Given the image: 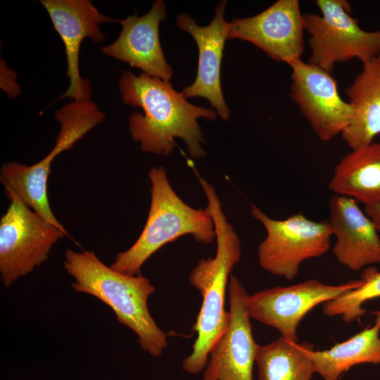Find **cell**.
<instances>
[{
    "label": "cell",
    "instance_id": "1",
    "mask_svg": "<svg viewBox=\"0 0 380 380\" xmlns=\"http://www.w3.org/2000/svg\"><path fill=\"white\" fill-rule=\"evenodd\" d=\"M118 84L122 102L144 111L131 114L129 120L132 139L140 143L141 151L167 156L174 149L175 138H180L192 158L205 156L197 119L215 120V110L190 103L169 82L143 72L137 76L122 70Z\"/></svg>",
    "mask_w": 380,
    "mask_h": 380
},
{
    "label": "cell",
    "instance_id": "2",
    "mask_svg": "<svg viewBox=\"0 0 380 380\" xmlns=\"http://www.w3.org/2000/svg\"><path fill=\"white\" fill-rule=\"evenodd\" d=\"M200 183L208 200L205 210L214 223L217 250L214 257L201 259L189 275V283L203 298L193 325L197 334L193 350L182 361L183 370L191 374L205 369L211 349L227 329L226 292L230 273L241 256L240 239L227 220L214 187L205 179Z\"/></svg>",
    "mask_w": 380,
    "mask_h": 380
},
{
    "label": "cell",
    "instance_id": "3",
    "mask_svg": "<svg viewBox=\"0 0 380 380\" xmlns=\"http://www.w3.org/2000/svg\"><path fill=\"white\" fill-rule=\"evenodd\" d=\"M64 267L74 277L75 292L91 294L115 312L116 319L137 334L141 348L149 355H162L168 336L151 315L147 300L154 293L150 280L141 275L121 274L106 266L94 251L68 250Z\"/></svg>",
    "mask_w": 380,
    "mask_h": 380
},
{
    "label": "cell",
    "instance_id": "4",
    "mask_svg": "<svg viewBox=\"0 0 380 380\" xmlns=\"http://www.w3.org/2000/svg\"><path fill=\"white\" fill-rule=\"evenodd\" d=\"M148 178L151 201L146 225L136 242L118 253L110 266L125 275L134 276L155 252L181 236L191 234L203 243H211L216 238L210 214L191 208L177 196L164 167H151Z\"/></svg>",
    "mask_w": 380,
    "mask_h": 380
},
{
    "label": "cell",
    "instance_id": "5",
    "mask_svg": "<svg viewBox=\"0 0 380 380\" xmlns=\"http://www.w3.org/2000/svg\"><path fill=\"white\" fill-rule=\"evenodd\" d=\"M61 125L51 151L32 165L16 161L4 164L0 179L5 189L12 191L25 204L68 234L54 216L49 203L47 181L55 158L70 149L88 132L100 124L104 113L91 101H75L63 106L55 113Z\"/></svg>",
    "mask_w": 380,
    "mask_h": 380
},
{
    "label": "cell",
    "instance_id": "6",
    "mask_svg": "<svg viewBox=\"0 0 380 380\" xmlns=\"http://www.w3.org/2000/svg\"><path fill=\"white\" fill-rule=\"evenodd\" d=\"M315 4L320 15H303L309 36V63L331 74L336 63L357 58L364 64L380 54V29H362L351 16L348 1L317 0Z\"/></svg>",
    "mask_w": 380,
    "mask_h": 380
},
{
    "label": "cell",
    "instance_id": "7",
    "mask_svg": "<svg viewBox=\"0 0 380 380\" xmlns=\"http://www.w3.org/2000/svg\"><path fill=\"white\" fill-rule=\"evenodd\" d=\"M251 214L267 232L258 248L259 265L273 275L293 279L303 262L322 256L330 248L332 232L328 221H313L302 213L274 220L254 205Z\"/></svg>",
    "mask_w": 380,
    "mask_h": 380
},
{
    "label": "cell",
    "instance_id": "8",
    "mask_svg": "<svg viewBox=\"0 0 380 380\" xmlns=\"http://www.w3.org/2000/svg\"><path fill=\"white\" fill-rule=\"evenodd\" d=\"M6 191L11 204L0 220V278L8 287L44 263L53 245L68 234Z\"/></svg>",
    "mask_w": 380,
    "mask_h": 380
},
{
    "label": "cell",
    "instance_id": "9",
    "mask_svg": "<svg viewBox=\"0 0 380 380\" xmlns=\"http://www.w3.org/2000/svg\"><path fill=\"white\" fill-rule=\"evenodd\" d=\"M363 283L361 279L329 285L311 279L289 286H276L248 294L246 305L251 319L275 328L281 337L296 343L297 329L309 311Z\"/></svg>",
    "mask_w": 380,
    "mask_h": 380
},
{
    "label": "cell",
    "instance_id": "10",
    "mask_svg": "<svg viewBox=\"0 0 380 380\" xmlns=\"http://www.w3.org/2000/svg\"><path fill=\"white\" fill-rule=\"evenodd\" d=\"M290 97L323 141L334 139L352 122L355 111L340 96L331 74L299 60L290 65Z\"/></svg>",
    "mask_w": 380,
    "mask_h": 380
},
{
    "label": "cell",
    "instance_id": "11",
    "mask_svg": "<svg viewBox=\"0 0 380 380\" xmlns=\"http://www.w3.org/2000/svg\"><path fill=\"white\" fill-rule=\"evenodd\" d=\"M298 0H278L251 17L229 23L228 39L249 42L289 66L304 51L303 17Z\"/></svg>",
    "mask_w": 380,
    "mask_h": 380
},
{
    "label": "cell",
    "instance_id": "12",
    "mask_svg": "<svg viewBox=\"0 0 380 380\" xmlns=\"http://www.w3.org/2000/svg\"><path fill=\"white\" fill-rule=\"evenodd\" d=\"M227 292L228 326L210 350L201 380H253L260 346L254 339L246 305L248 293L234 275L229 277Z\"/></svg>",
    "mask_w": 380,
    "mask_h": 380
},
{
    "label": "cell",
    "instance_id": "13",
    "mask_svg": "<svg viewBox=\"0 0 380 380\" xmlns=\"http://www.w3.org/2000/svg\"><path fill=\"white\" fill-rule=\"evenodd\" d=\"M53 27L65 46L70 84L60 96L75 101H91L89 82L82 77L79 68V53L84 39L102 42L106 36L100 24L117 22V19L101 13L89 0H42Z\"/></svg>",
    "mask_w": 380,
    "mask_h": 380
},
{
    "label": "cell",
    "instance_id": "14",
    "mask_svg": "<svg viewBox=\"0 0 380 380\" xmlns=\"http://www.w3.org/2000/svg\"><path fill=\"white\" fill-rule=\"evenodd\" d=\"M227 1L215 7V16L206 26H199L189 15L177 17L179 30L187 32L195 39L198 49V65L195 81L182 91L187 98L201 96L206 99L224 120L230 117L220 84V66L226 39H228L229 23L224 18Z\"/></svg>",
    "mask_w": 380,
    "mask_h": 380
},
{
    "label": "cell",
    "instance_id": "15",
    "mask_svg": "<svg viewBox=\"0 0 380 380\" xmlns=\"http://www.w3.org/2000/svg\"><path fill=\"white\" fill-rule=\"evenodd\" d=\"M166 15L165 2L156 0L146 14L117 20L122 25L118 37L101 47V51L151 77L169 82L173 70L165 58L159 39V24L166 20Z\"/></svg>",
    "mask_w": 380,
    "mask_h": 380
},
{
    "label": "cell",
    "instance_id": "16",
    "mask_svg": "<svg viewBox=\"0 0 380 380\" xmlns=\"http://www.w3.org/2000/svg\"><path fill=\"white\" fill-rule=\"evenodd\" d=\"M327 220L336 241L332 248L337 260L351 270L380 263V236L358 203L334 194L329 202Z\"/></svg>",
    "mask_w": 380,
    "mask_h": 380
},
{
    "label": "cell",
    "instance_id": "17",
    "mask_svg": "<svg viewBox=\"0 0 380 380\" xmlns=\"http://www.w3.org/2000/svg\"><path fill=\"white\" fill-rule=\"evenodd\" d=\"M345 94L355 114L341 135L353 151L372 143L380 134V54L362 64Z\"/></svg>",
    "mask_w": 380,
    "mask_h": 380
},
{
    "label": "cell",
    "instance_id": "18",
    "mask_svg": "<svg viewBox=\"0 0 380 380\" xmlns=\"http://www.w3.org/2000/svg\"><path fill=\"white\" fill-rule=\"evenodd\" d=\"M334 194L365 207L380 204V142L352 151L336 165L329 183Z\"/></svg>",
    "mask_w": 380,
    "mask_h": 380
},
{
    "label": "cell",
    "instance_id": "19",
    "mask_svg": "<svg viewBox=\"0 0 380 380\" xmlns=\"http://www.w3.org/2000/svg\"><path fill=\"white\" fill-rule=\"evenodd\" d=\"M375 324L348 340L324 350L310 353L315 371L324 380H339L351 367L362 363L380 364V311Z\"/></svg>",
    "mask_w": 380,
    "mask_h": 380
},
{
    "label": "cell",
    "instance_id": "20",
    "mask_svg": "<svg viewBox=\"0 0 380 380\" xmlns=\"http://www.w3.org/2000/svg\"><path fill=\"white\" fill-rule=\"evenodd\" d=\"M310 342H292L283 337L260 346L255 363L259 380H311L315 373Z\"/></svg>",
    "mask_w": 380,
    "mask_h": 380
},
{
    "label": "cell",
    "instance_id": "21",
    "mask_svg": "<svg viewBox=\"0 0 380 380\" xmlns=\"http://www.w3.org/2000/svg\"><path fill=\"white\" fill-rule=\"evenodd\" d=\"M360 286L348 291L336 298L323 303L322 312L329 317L340 316L345 322H351L363 316L366 301L380 297V272L374 267L364 270Z\"/></svg>",
    "mask_w": 380,
    "mask_h": 380
},
{
    "label": "cell",
    "instance_id": "22",
    "mask_svg": "<svg viewBox=\"0 0 380 380\" xmlns=\"http://www.w3.org/2000/svg\"><path fill=\"white\" fill-rule=\"evenodd\" d=\"M17 74L15 70L10 68L5 61L0 60V88L9 99H15L19 96L22 90L17 82Z\"/></svg>",
    "mask_w": 380,
    "mask_h": 380
},
{
    "label": "cell",
    "instance_id": "23",
    "mask_svg": "<svg viewBox=\"0 0 380 380\" xmlns=\"http://www.w3.org/2000/svg\"><path fill=\"white\" fill-rule=\"evenodd\" d=\"M365 212L373 222L377 231L380 234V204L365 207Z\"/></svg>",
    "mask_w": 380,
    "mask_h": 380
}]
</instances>
